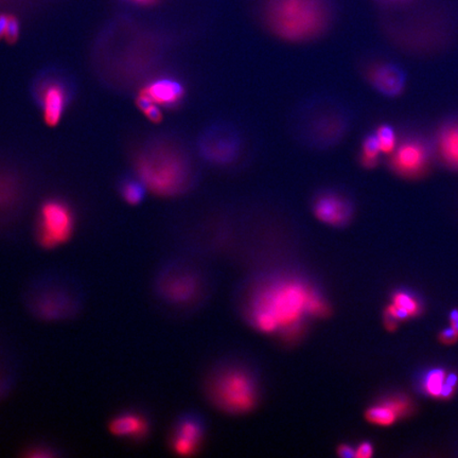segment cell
Masks as SVG:
<instances>
[{"label": "cell", "instance_id": "20", "mask_svg": "<svg viewBox=\"0 0 458 458\" xmlns=\"http://www.w3.org/2000/svg\"><path fill=\"white\" fill-rule=\"evenodd\" d=\"M393 305L401 309L410 318L416 317L421 310L420 302H418L414 296L406 293V292H397V293H394L393 296Z\"/></svg>", "mask_w": 458, "mask_h": 458}, {"label": "cell", "instance_id": "10", "mask_svg": "<svg viewBox=\"0 0 458 458\" xmlns=\"http://www.w3.org/2000/svg\"><path fill=\"white\" fill-rule=\"evenodd\" d=\"M366 81L377 94L396 98L403 93L406 86V72L394 62H377L365 71Z\"/></svg>", "mask_w": 458, "mask_h": 458}, {"label": "cell", "instance_id": "16", "mask_svg": "<svg viewBox=\"0 0 458 458\" xmlns=\"http://www.w3.org/2000/svg\"><path fill=\"white\" fill-rule=\"evenodd\" d=\"M147 186L139 180H125L120 187L123 199L130 205H139L146 196Z\"/></svg>", "mask_w": 458, "mask_h": 458}, {"label": "cell", "instance_id": "2", "mask_svg": "<svg viewBox=\"0 0 458 458\" xmlns=\"http://www.w3.org/2000/svg\"><path fill=\"white\" fill-rule=\"evenodd\" d=\"M136 169L143 184L160 197L179 196L196 179L188 154L171 143L147 148L137 159Z\"/></svg>", "mask_w": 458, "mask_h": 458}, {"label": "cell", "instance_id": "28", "mask_svg": "<svg viewBox=\"0 0 458 458\" xmlns=\"http://www.w3.org/2000/svg\"><path fill=\"white\" fill-rule=\"evenodd\" d=\"M439 339L446 345H451L458 340V332L452 327L446 328L440 332Z\"/></svg>", "mask_w": 458, "mask_h": 458}, {"label": "cell", "instance_id": "18", "mask_svg": "<svg viewBox=\"0 0 458 458\" xmlns=\"http://www.w3.org/2000/svg\"><path fill=\"white\" fill-rule=\"evenodd\" d=\"M375 131L377 140H379L381 152L386 154V156H391L398 146L396 131L391 124L382 123Z\"/></svg>", "mask_w": 458, "mask_h": 458}, {"label": "cell", "instance_id": "21", "mask_svg": "<svg viewBox=\"0 0 458 458\" xmlns=\"http://www.w3.org/2000/svg\"><path fill=\"white\" fill-rule=\"evenodd\" d=\"M137 106L152 123H160L163 120L162 108L156 102H153L146 94L140 93L137 97Z\"/></svg>", "mask_w": 458, "mask_h": 458}, {"label": "cell", "instance_id": "30", "mask_svg": "<svg viewBox=\"0 0 458 458\" xmlns=\"http://www.w3.org/2000/svg\"><path fill=\"white\" fill-rule=\"evenodd\" d=\"M10 15L0 14V38H4L9 25Z\"/></svg>", "mask_w": 458, "mask_h": 458}, {"label": "cell", "instance_id": "32", "mask_svg": "<svg viewBox=\"0 0 458 458\" xmlns=\"http://www.w3.org/2000/svg\"><path fill=\"white\" fill-rule=\"evenodd\" d=\"M451 327L458 332V310L452 311L450 314Z\"/></svg>", "mask_w": 458, "mask_h": 458}, {"label": "cell", "instance_id": "15", "mask_svg": "<svg viewBox=\"0 0 458 458\" xmlns=\"http://www.w3.org/2000/svg\"><path fill=\"white\" fill-rule=\"evenodd\" d=\"M381 147L376 131H370L360 142L359 163L366 170L375 169L380 164Z\"/></svg>", "mask_w": 458, "mask_h": 458}, {"label": "cell", "instance_id": "9", "mask_svg": "<svg viewBox=\"0 0 458 458\" xmlns=\"http://www.w3.org/2000/svg\"><path fill=\"white\" fill-rule=\"evenodd\" d=\"M309 295L299 284H289L280 288L267 301L262 309L271 311L276 317L279 325H289L299 319L307 310Z\"/></svg>", "mask_w": 458, "mask_h": 458}, {"label": "cell", "instance_id": "14", "mask_svg": "<svg viewBox=\"0 0 458 458\" xmlns=\"http://www.w3.org/2000/svg\"><path fill=\"white\" fill-rule=\"evenodd\" d=\"M111 432L117 437L140 438L148 432V423L139 415H122L112 421Z\"/></svg>", "mask_w": 458, "mask_h": 458}, {"label": "cell", "instance_id": "4", "mask_svg": "<svg viewBox=\"0 0 458 458\" xmlns=\"http://www.w3.org/2000/svg\"><path fill=\"white\" fill-rule=\"evenodd\" d=\"M197 148L205 163L215 167H229L242 156L243 135L232 123L217 120L199 134Z\"/></svg>", "mask_w": 458, "mask_h": 458}, {"label": "cell", "instance_id": "7", "mask_svg": "<svg viewBox=\"0 0 458 458\" xmlns=\"http://www.w3.org/2000/svg\"><path fill=\"white\" fill-rule=\"evenodd\" d=\"M311 208L318 221L334 227L348 225L356 213L352 199L339 188L320 189L314 194Z\"/></svg>", "mask_w": 458, "mask_h": 458}, {"label": "cell", "instance_id": "8", "mask_svg": "<svg viewBox=\"0 0 458 458\" xmlns=\"http://www.w3.org/2000/svg\"><path fill=\"white\" fill-rule=\"evenodd\" d=\"M428 145L420 139H408L399 143L389 158V169L403 177H415L427 167L429 159Z\"/></svg>", "mask_w": 458, "mask_h": 458}, {"label": "cell", "instance_id": "25", "mask_svg": "<svg viewBox=\"0 0 458 458\" xmlns=\"http://www.w3.org/2000/svg\"><path fill=\"white\" fill-rule=\"evenodd\" d=\"M192 285L188 283L182 282L174 283L171 286H169L168 292L171 299H174L176 301L186 300L187 296L191 294Z\"/></svg>", "mask_w": 458, "mask_h": 458}, {"label": "cell", "instance_id": "22", "mask_svg": "<svg viewBox=\"0 0 458 458\" xmlns=\"http://www.w3.org/2000/svg\"><path fill=\"white\" fill-rule=\"evenodd\" d=\"M176 437L185 438L189 440V442L198 445L200 437H202V428H200V426L196 420H186L181 423Z\"/></svg>", "mask_w": 458, "mask_h": 458}, {"label": "cell", "instance_id": "26", "mask_svg": "<svg viewBox=\"0 0 458 458\" xmlns=\"http://www.w3.org/2000/svg\"><path fill=\"white\" fill-rule=\"evenodd\" d=\"M174 449L177 454L191 455L197 449V445H194L185 438L176 437L174 442Z\"/></svg>", "mask_w": 458, "mask_h": 458}, {"label": "cell", "instance_id": "23", "mask_svg": "<svg viewBox=\"0 0 458 458\" xmlns=\"http://www.w3.org/2000/svg\"><path fill=\"white\" fill-rule=\"evenodd\" d=\"M255 322L258 328L266 332L274 331L279 326L276 317L267 309H261L259 312H257Z\"/></svg>", "mask_w": 458, "mask_h": 458}, {"label": "cell", "instance_id": "3", "mask_svg": "<svg viewBox=\"0 0 458 458\" xmlns=\"http://www.w3.org/2000/svg\"><path fill=\"white\" fill-rule=\"evenodd\" d=\"M301 111L297 134L308 147L327 150L339 145L351 129V114L340 103L313 100Z\"/></svg>", "mask_w": 458, "mask_h": 458}, {"label": "cell", "instance_id": "29", "mask_svg": "<svg viewBox=\"0 0 458 458\" xmlns=\"http://www.w3.org/2000/svg\"><path fill=\"white\" fill-rule=\"evenodd\" d=\"M356 451L359 458H369L374 454V448L369 443L360 444Z\"/></svg>", "mask_w": 458, "mask_h": 458}, {"label": "cell", "instance_id": "24", "mask_svg": "<svg viewBox=\"0 0 458 458\" xmlns=\"http://www.w3.org/2000/svg\"><path fill=\"white\" fill-rule=\"evenodd\" d=\"M383 403H385L386 405L389 406V408L394 410V413H396L399 418L408 415L411 409L410 400L405 397H392L383 401Z\"/></svg>", "mask_w": 458, "mask_h": 458}, {"label": "cell", "instance_id": "1", "mask_svg": "<svg viewBox=\"0 0 458 458\" xmlns=\"http://www.w3.org/2000/svg\"><path fill=\"white\" fill-rule=\"evenodd\" d=\"M260 24L274 38L290 44L317 41L334 26L336 0H256Z\"/></svg>", "mask_w": 458, "mask_h": 458}, {"label": "cell", "instance_id": "27", "mask_svg": "<svg viewBox=\"0 0 458 458\" xmlns=\"http://www.w3.org/2000/svg\"><path fill=\"white\" fill-rule=\"evenodd\" d=\"M20 36V24L15 16L10 15L9 25L7 33H5L4 38L9 43H14Z\"/></svg>", "mask_w": 458, "mask_h": 458}, {"label": "cell", "instance_id": "31", "mask_svg": "<svg viewBox=\"0 0 458 458\" xmlns=\"http://www.w3.org/2000/svg\"><path fill=\"white\" fill-rule=\"evenodd\" d=\"M339 454L343 457H357V451L352 448L351 445H341Z\"/></svg>", "mask_w": 458, "mask_h": 458}, {"label": "cell", "instance_id": "17", "mask_svg": "<svg viewBox=\"0 0 458 458\" xmlns=\"http://www.w3.org/2000/svg\"><path fill=\"white\" fill-rule=\"evenodd\" d=\"M366 418L377 426H392L398 420V415L385 403L372 406L366 411Z\"/></svg>", "mask_w": 458, "mask_h": 458}, {"label": "cell", "instance_id": "13", "mask_svg": "<svg viewBox=\"0 0 458 458\" xmlns=\"http://www.w3.org/2000/svg\"><path fill=\"white\" fill-rule=\"evenodd\" d=\"M437 145L443 162L449 168L458 170V119L443 125L438 131Z\"/></svg>", "mask_w": 458, "mask_h": 458}, {"label": "cell", "instance_id": "5", "mask_svg": "<svg viewBox=\"0 0 458 458\" xmlns=\"http://www.w3.org/2000/svg\"><path fill=\"white\" fill-rule=\"evenodd\" d=\"M214 397L223 410L244 413L254 408L257 399L255 382L243 371H229L216 381Z\"/></svg>", "mask_w": 458, "mask_h": 458}, {"label": "cell", "instance_id": "12", "mask_svg": "<svg viewBox=\"0 0 458 458\" xmlns=\"http://www.w3.org/2000/svg\"><path fill=\"white\" fill-rule=\"evenodd\" d=\"M157 105L165 108H175L184 101L186 88L179 80L162 77L148 83L142 90Z\"/></svg>", "mask_w": 458, "mask_h": 458}, {"label": "cell", "instance_id": "33", "mask_svg": "<svg viewBox=\"0 0 458 458\" xmlns=\"http://www.w3.org/2000/svg\"><path fill=\"white\" fill-rule=\"evenodd\" d=\"M131 2H134L139 4L148 5L157 3V0H131Z\"/></svg>", "mask_w": 458, "mask_h": 458}, {"label": "cell", "instance_id": "19", "mask_svg": "<svg viewBox=\"0 0 458 458\" xmlns=\"http://www.w3.org/2000/svg\"><path fill=\"white\" fill-rule=\"evenodd\" d=\"M446 375L443 369H434L428 372L423 382V388L429 396L442 398L443 389L445 385Z\"/></svg>", "mask_w": 458, "mask_h": 458}, {"label": "cell", "instance_id": "34", "mask_svg": "<svg viewBox=\"0 0 458 458\" xmlns=\"http://www.w3.org/2000/svg\"><path fill=\"white\" fill-rule=\"evenodd\" d=\"M389 2H397V0H389Z\"/></svg>", "mask_w": 458, "mask_h": 458}, {"label": "cell", "instance_id": "11", "mask_svg": "<svg viewBox=\"0 0 458 458\" xmlns=\"http://www.w3.org/2000/svg\"><path fill=\"white\" fill-rule=\"evenodd\" d=\"M38 95L45 123L49 127H55L61 122L70 100L67 86L57 80H50L43 83Z\"/></svg>", "mask_w": 458, "mask_h": 458}, {"label": "cell", "instance_id": "6", "mask_svg": "<svg viewBox=\"0 0 458 458\" xmlns=\"http://www.w3.org/2000/svg\"><path fill=\"white\" fill-rule=\"evenodd\" d=\"M73 214L61 199H49L42 205L38 217V239L45 248H55L67 242L73 231Z\"/></svg>", "mask_w": 458, "mask_h": 458}]
</instances>
